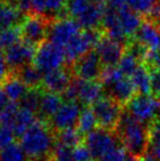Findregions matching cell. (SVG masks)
<instances>
[{"mask_svg":"<svg viewBox=\"0 0 160 161\" xmlns=\"http://www.w3.org/2000/svg\"><path fill=\"white\" fill-rule=\"evenodd\" d=\"M115 131L123 147L130 155L141 158L147 151L149 127L136 121L126 110L122 112Z\"/></svg>","mask_w":160,"mask_h":161,"instance_id":"6da1fadb","label":"cell"},{"mask_svg":"<svg viewBox=\"0 0 160 161\" xmlns=\"http://www.w3.org/2000/svg\"><path fill=\"white\" fill-rule=\"evenodd\" d=\"M55 145V134L48 124L46 125L45 122L40 119L20 138V146L29 159L33 161L42 160L52 155Z\"/></svg>","mask_w":160,"mask_h":161,"instance_id":"7a4b0ae2","label":"cell"},{"mask_svg":"<svg viewBox=\"0 0 160 161\" xmlns=\"http://www.w3.org/2000/svg\"><path fill=\"white\" fill-rule=\"evenodd\" d=\"M126 111L136 121L149 127L155 121L158 119L160 112V99L148 94H138L133 97L126 104Z\"/></svg>","mask_w":160,"mask_h":161,"instance_id":"3957f363","label":"cell"},{"mask_svg":"<svg viewBox=\"0 0 160 161\" xmlns=\"http://www.w3.org/2000/svg\"><path fill=\"white\" fill-rule=\"evenodd\" d=\"M52 22L46 17L31 13L24 17L19 26L21 40L32 46L39 47L48 37L49 28Z\"/></svg>","mask_w":160,"mask_h":161,"instance_id":"277c9868","label":"cell"},{"mask_svg":"<svg viewBox=\"0 0 160 161\" xmlns=\"http://www.w3.org/2000/svg\"><path fill=\"white\" fill-rule=\"evenodd\" d=\"M83 144L90 150L93 160L100 161L103 156L122 145V142L116 133L98 127L83 138Z\"/></svg>","mask_w":160,"mask_h":161,"instance_id":"5b68a950","label":"cell"},{"mask_svg":"<svg viewBox=\"0 0 160 161\" xmlns=\"http://www.w3.org/2000/svg\"><path fill=\"white\" fill-rule=\"evenodd\" d=\"M103 34L98 30H83L64 47L66 62L75 64L79 58L92 51L100 42Z\"/></svg>","mask_w":160,"mask_h":161,"instance_id":"8992f818","label":"cell"},{"mask_svg":"<svg viewBox=\"0 0 160 161\" xmlns=\"http://www.w3.org/2000/svg\"><path fill=\"white\" fill-rule=\"evenodd\" d=\"M92 111L100 128L110 131L116 130L123 108L120 103L109 97H103L92 104Z\"/></svg>","mask_w":160,"mask_h":161,"instance_id":"52a82bcc","label":"cell"},{"mask_svg":"<svg viewBox=\"0 0 160 161\" xmlns=\"http://www.w3.org/2000/svg\"><path fill=\"white\" fill-rule=\"evenodd\" d=\"M66 62L64 48L53 44L49 41H45L36 48L33 65L42 74H47L53 70L62 68L63 64Z\"/></svg>","mask_w":160,"mask_h":161,"instance_id":"ba28073f","label":"cell"},{"mask_svg":"<svg viewBox=\"0 0 160 161\" xmlns=\"http://www.w3.org/2000/svg\"><path fill=\"white\" fill-rule=\"evenodd\" d=\"M67 0H19L17 7L21 12H32L55 21V17L63 19Z\"/></svg>","mask_w":160,"mask_h":161,"instance_id":"9c48e42d","label":"cell"},{"mask_svg":"<svg viewBox=\"0 0 160 161\" xmlns=\"http://www.w3.org/2000/svg\"><path fill=\"white\" fill-rule=\"evenodd\" d=\"M82 108L78 102H64L59 110L47 123L52 130H56L57 133L65 129L76 128Z\"/></svg>","mask_w":160,"mask_h":161,"instance_id":"30bf717a","label":"cell"},{"mask_svg":"<svg viewBox=\"0 0 160 161\" xmlns=\"http://www.w3.org/2000/svg\"><path fill=\"white\" fill-rule=\"evenodd\" d=\"M80 32L81 28L75 19L63 18L52 22L48 32V40L51 43L64 48Z\"/></svg>","mask_w":160,"mask_h":161,"instance_id":"8fae6325","label":"cell"},{"mask_svg":"<svg viewBox=\"0 0 160 161\" xmlns=\"http://www.w3.org/2000/svg\"><path fill=\"white\" fill-rule=\"evenodd\" d=\"M73 68L76 78L85 81H98V79H101L104 69L96 51H90L79 58L73 65Z\"/></svg>","mask_w":160,"mask_h":161,"instance_id":"7c38bea8","label":"cell"},{"mask_svg":"<svg viewBox=\"0 0 160 161\" xmlns=\"http://www.w3.org/2000/svg\"><path fill=\"white\" fill-rule=\"evenodd\" d=\"M35 53H36L35 46H32L23 41H20L19 43L7 48L3 55L9 69L12 70L13 74L24 66L33 63Z\"/></svg>","mask_w":160,"mask_h":161,"instance_id":"4fadbf2b","label":"cell"},{"mask_svg":"<svg viewBox=\"0 0 160 161\" xmlns=\"http://www.w3.org/2000/svg\"><path fill=\"white\" fill-rule=\"evenodd\" d=\"M125 45L103 35L96 46V52L100 57L103 68L118 67L119 63L125 53Z\"/></svg>","mask_w":160,"mask_h":161,"instance_id":"5bb4252c","label":"cell"},{"mask_svg":"<svg viewBox=\"0 0 160 161\" xmlns=\"http://www.w3.org/2000/svg\"><path fill=\"white\" fill-rule=\"evenodd\" d=\"M73 79L70 70L67 68H59L44 75L42 88L45 91L63 94L69 87Z\"/></svg>","mask_w":160,"mask_h":161,"instance_id":"9a60e30c","label":"cell"},{"mask_svg":"<svg viewBox=\"0 0 160 161\" xmlns=\"http://www.w3.org/2000/svg\"><path fill=\"white\" fill-rule=\"evenodd\" d=\"M135 41L147 51L160 52V25L145 20L135 34Z\"/></svg>","mask_w":160,"mask_h":161,"instance_id":"2e32d148","label":"cell"},{"mask_svg":"<svg viewBox=\"0 0 160 161\" xmlns=\"http://www.w3.org/2000/svg\"><path fill=\"white\" fill-rule=\"evenodd\" d=\"M77 86L78 101L85 106H90L96 103L98 100L103 97L104 88L102 82L99 81H85L79 78H74Z\"/></svg>","mask_w":160,"mask_h":161,"instance_id":"e0dca14e","label":"cell"},{"mask_svg":"<svg viewBox=\"0 0 160 161\" xmlns=\"http://www.w3.org/2000/svg\"><path fill=\"white\" fill-rule=\"evenodd\" d=\"M105 89L109 92V97L113 99L121 105L127 104L137 94L136 88L132 79L127 77H122L121 79L110 85L109 87H105L104 90Z\"/></svg>","mask_w":160,"mask_h":161,"instance_id":"ac0fdd59","label":"cell"},{"mask_svg":"<svg viewBox=\"0 0 160 161\" xmlns=\"http://www.w3.org/2000/svg\"><path fill=\"white\" fill-rule=\"evenodd\" d=\"M105 10L107 6L91 1L86 10L76 19V21L83 30H98L99 26L102 25Z\"/></svg>","mask_w":160,"mask_h":161,"instance_id":"d6986e66","label":"cell"},{"mask_svg":"<svg viewBox=\"0 0 160 161\" xmlns=\"http://www.w3.org/2000/svg\"><path fill=\"white\" fill-rule=\"evenodd\" d=\"M63 105V97L60 94H56L53 92L44 91L43 90L42 97H41L39 111L36 115H39V119L42 122H48L55 113L59 110Z\"/></svg>","mask_w":160,"mask_h":161,"instance_id":"ffe728a7","label":"cell"},{"mask_svg":"<svg viewBox=\"0 0 160 161\" xmlns=\"http://www.w3.org/2000/svg\"><path fill=\"white\" fill-rule=\"evenodd\" d=\"M116 10H118L119 23L122 31L128 38H130L137 33L138 29L143 24V18L141 17V14L130 10L127 6Z\"/></svg>","mask_w":160,"mask_h":161,"instance_id":"44dd1931","label":"cell"},{"mask_svg":"<svg viewBox=\"0 0 160 161\" xmlns=\"http://www.w3.org/2000/svg\"><path fill=\"white\" fill-rule=\"evenodd\" d=\"M21 13L17 6L0 0V31L17 28L15 25L21 24L24 19Z\"/></svg>","mask_w":160,"mask_h":161,"instance_id":"7402d4cb","label":"cell"},{"mask_svg":"<svg viewBox=\"0 0 160 161\" xmlns=\"http://www.w3.org/2000/svg\"><path fill=\"white\" fill-rule=\"evenodd\" d=\"M1 87L6 92L9 101L14 103H19L29 91V88L14 74L9 75L6 80L2 82Z\"/></svg>","mask_w":160,"mask_h":161,"instance_id":"603a6c76","label":"cell"},{"mask_svg":"<svg viewBox=\"0 0 160 161\" xmlns=\"http://www.w3.org/2000/svg\"><path fill=\"white\" fill-rule=\"evenodd\" d=\"M29 89H40L42 88L44 74L40 71L33 64L26 65L19 69L18 71L13 72Z\"/></svg>","mask_w":160,"mask_h":161,"instance_id":"cb8c5ba5","label":"cell"},{"mask_svg":"<svg viewBox=\"0 0 160 161\" xmlns=\"http://www.w3.org/2000/svg\"><path fill=\"white\" fill-rule=\"evenodd\" d=\"M36 116V113L32 112L28 108H19L12 128L17 138H21L28 131V129H30L34 125L35 122L37 121Z\"/></svg>","mask_w":160,"mask_h":161,"instance_id":"d4e9b609","label":"cell"},{"mask_svg":"<svg viewBox=\"0 0 160 161\" xmlns=\"http://www.w3.org/2000/svg\"><path fill=\"white\" fill-rule=\"evenodd\" d=\"M130 79H132L138 94H144V96L152 94V77H150V70L144 64H141L137 68V70L130 77Z\"/></svg>","mask_w":160,"mask_h":161,"instance_id":"484cf974","label":"cell"},{"mask_svg":"<svg viewBox=\"0 0 160 161\" xmlns=\"http://www.w3.org/2000/svg\"><path fill=\"white\" fill-rule=\"evenodd\" d=\"M77 130L81 134L83 138L90 134L91 131H93L94 129L98 128V122L94 116V113L92 111V108L90 106H85L81 111L80 117L78 119L77 124Z\"/></svg>","mask_w":160,"mask_h":161,"instance_id":"4316f807","label":"cell"},{"mask_svg":"<svg viewBox=\"0 0 160 161\" xmlns=\"http://www.w3.org/2000/svg\"><path fill=\"white\" fill-rule=\"evenodd\" d=\"M56 144L63 145V146L75 148L78 145L82 144L83 137L77 130V128H69L62 130L59 133H56Z\"/></svg>","mask_w":160,"mask_h":161,"instance_id":"83f0119b","label":"cell"},{"mask_svg":"<svg viewBox=\"0 0 160 161\" xmlns=\"http://www.w3.org/2000/svg\"><path fill=\"white\" fill-rule=\"evenodd\" d=\"M143 63L138 59L137 57H135L133 54L128 53L127 51H125L123 57L120 60L118 65L119 70L122 72V75L127 78H130V77L134 75V72L137 70V68L139 67Z\"/></svg>","mask_w":160,"mask_h":161,"instance_id":"f1b7e54d","label":"cell"},{"mask_svg":"<svg viewBox=\"0 0 160 161\" xmlns=\"http://www.w3.org/2000/svg\"><path fill=\"white\" fill-rule=\"evenodd\" d=\"M43 89H29L26 94L22 97V100L19 102V106L23 108H28V110L32 111L34 113H37L41 102V97H42Z\"/></svg>","mask_w":160,"mask_h":161,"instance_id":"f546056e","label":"cell"},{"mask_svg":"<svg viewBox=\"0 0 160 161\" xmlns=\"http://www.w3.org/2000/svg\"><path fill=\"white\" fill-rule=\"evenodd\" d=\"M150 153L160 161V121L157 119L149 126V144L148 149Z\"/></svg>","mask_w":160,"mask_h":161,"instance_id":"4dcf8cb0","label":"cell"},{"mask_svg":"<svg viewBox=\"0 0 160 161\" xmlns=\"http://www.w3.org/2000/svg\"><path fill=\"white\" fill-rule=\"evenodd\" d=\"M29 158L22 147L18 144H12L0 151V161H28Z\"/></svg>","mask_w":160,"mask_h":161,"instance_id":"1f68e13d","label":"cell"},{"mask_svg":"<svg viewBox=\"0 0 160 161\" xmlns=\"http://www.w3.org/2000/svg\"><path fill=\"white\" fill-rule=\"evenodd\" d=\"M21 40L19 28L7 29L0 31V49H4L11 47L12 45L17 44Z\"/></svg>","mask_w":160,"mask_h":161,"instance_id":"d6a6232c","label":"cell"},{"mask_svg":"<svg viewBox=\"0 0 160 161\" xmlns=\"http://www.w3.org/2000/svg\"><path fill=\"white\" fill-rule=\"evenodd\" d=\"M158 0H130L128 8L138 14H143L147 17L148 13L152 11Z\"/></svg>","mask_w":160,"mask_h":161,"instance_id":"836d02e7","label":"cell"},{"mask_svg":"<svg viewBox=\"0 0 160 161\" xmlns=\"http://www.w3.org/2000/svg\"><path fill=\"white\" fill-rule=\"evenodd\" d=\"M19 104L14 103V102H10L8 104L3 112L0 114V119H1V125L8 126V127L13 128V124H14V119L17 116V113L19 111Z\"/></svg>","mask_w":160,"mask_h":161,"instance_id":"e575fe53","label":"cell"},{"mask_svg":"<svg viewBox=\"0 0 160 161\" xmlns=\"http://www.w3.org/2000/svg\"><path fill=\"white\" fill-rule=\"evenodd\" d=\"M91 0H67L66 11L70 17L76 20L86 10Z\"/></svg>","mask_w":160,"mask_h":161,"instance_id":"d590c367","label":"cell"},{"mask_svg":"<svg viewBox=\"0 0 160 161\" xmlns=\"http://www.w3.org/2000/svg\"><path fill=\"white\" fill-rule=\"evenodd\" d=\"M51 161H75L73 155V148L56 144L52 153Z\"/></svg>","mask_w":160,"mask_h":161,"instance_id":"8d00e7d4","label":"cell"},{"mask_svg":"<svg viewBox=\"0 0 160 161\" xmlns=\"http://www.w3.org/2000/svg\"><path fill=\"white\" fill-rule=\"evenodd\" d=\"M15 138H17V136H15L12 128L4 125H0V151L9 147L10 145L14 144Z\"/></svg>","mask_w":160,"mask_h":161,"instance_id":"74e56055","label":"cell"},{"mask_svg":"<svg viewBox=\"0 0 160 161\" xmlns=\"http://www.w3.org/2000/svg\"><path fill=\"white\" fill-rule=\"evenodd\" d=\"M127 155L128 153L123 147V145H120V146L112 149L111 151H109L107 155L103 156L100 161H125Z\"/></svg>","mask_w":160,"mask_h":161,"instance_id":"f35d334b","label":"cell"},{"mask_svg":"<svg viewBox=\"0 0 160 161\" xmlns=\"http://www.w3.org/2000/svg\"><path fill=\"white\" fill-rule=\"evenodd\" d=\"M73 155L75 161H94L90 150L83 142L73 149Z\"/></svg>","mask_w":160,"mask_h":161,"instance_id":"ab89813d","label":"cell"},{"mask_svg":"<svg viewBox=\"0 0 160 161\" xmlns=\"http://www.w3.org/2000/svg\"><path fill=\"white\" fill-rule=\"evenodd\" d=\"M152 77V94L160 99V72L157 69L150 70Z\"/></svg>","mask_w":160,"mask_h":161,"instance_id":"60d3db41","label":"cell"},{"mask_svg":"<svg viewBox=\"0 0 160 161\" xmlns=\"http://www.w3.org/2000/svg\"><path fill=\"white\" fill-rule=\"evenodd\" d=\"M9 76V67L6 62L4 55L0 52V83H2Z\"/></svg>","mask_w":160,"mask_h":161,"instance_id":"b9f144b4","label":"cell"},{"mask_svg":"<svg viewBox=\"0 0 160 161\" xmlns=\"http://www.w3.org/2000/svg\"><path fill=\"white\" fill-rule=\"evenodd\" d=\"M10 103L8 97H7L6 92L3 91L2 87H0V114L4 111V108L8 106V104Z\"/></svg>","mask_w":160,"mask_h":161,"instance_id":"7bdbcfd3","label":"cell"},{"mask_svg":"<svg viewBox=\"0 0 160 161\" xmlns=\"http://www.w3.org/2000/svg\"><path fill=\"white\" fill-rule=\"evenodd\" d=\"M128 1L130 0H109L108 1V6H109V8L120 9L126 6L128 7Z\"/></svg>","mask_w":160,"mask_h":161,"instance_id":"ee69618b","label":"cell"},{"mask_svg":"<svg viewBox=\"0 0 160 161\" xmlns=\"http://www.w3.org/2000/svg\"><path fill=\"white\" fill-rule=\"evenodd\" d=\"M141 161H159V160L152 153H150L149 151H146L141 157Z\"/></svg>","mask_w":160,"mask_h":161,"instance_id":"f6af8a7d","label":"cell"},{"mask_svg":"<svg viewBox=\"0 0 160 161\" xmlns=\"http://www.w3.org/2000/svg\"><path fill=\"white\" fill-rule=\"evenodd\" d=\"M125 161H141V158L136 157V156H133V155H127V158H126Z\"/></svg>","mask_w":160,"mask_h":161,"instance_id":"bcb514c9","label":"cell"},{"mask_svg":"<svg viewBox=\"0 0 160 161\" xmlns=\"http://www.w3.org/2000/svg\"><path fill=\"white\" fill-rule=\"evenodd\" d=\"M91 1L96 2V3H99V4H103V6H107L108 1H109V0H91Z\"/></svg>","mask_w":160,"mask_h":161,"instance_id":"7dc6e473","label":"cell"},{"mask_svg":"<svg viewBox=\"0 0 160 161\" xmlns=\"http://www.w3.org/2000/svg\"><path fill=\"white\" fill-rule=\"evenodd\" d=\"M2 1L7 2V3H10V4H13V6H17L19 0H2Z\"/></svg>","mask_w":160,"mask_h":161,"instance_id":"c3c4849f","label":"cell"},{"mask_svg":"<svg viewBox=\"0 0 160 161\" xmlns=\"http://www.w3.org/2000/svg\"><path fill=\"white\" fill-rule=\"evenodd\" d=\"M157 70H158V71L160 72V66H159V67H158V68H157Z\"/></svg>","mask_w":160,"mask_h":161,"instance_id":"681fc988","label":"cell"},{"mask_svg":"<svg viewBox=\"0 0 160 161\" xmlns=\"http://www.w3.org/2000/svg\"><path fill=\"white\" fill-rule=\"evenodd\" d=\"M158 119H160V112H159V116H158Z\"/></svg>","mask_w":160,"mask_h":161,"instance_id":"f907efd6","label":"cell"},{"mask_svg":"<svg viewBox=\"0 0 160 161\" xmlns=\"http://www.w3.org/2000/svg\"><path fill=\"white\" fill-rule=\"evenodd\" d=\"M0 125H1V119H0Z\"/></svg>","mask_w":160,"mask_h":161,"instance_id":"816d5d0a","label":"cell"}]
</instances>
